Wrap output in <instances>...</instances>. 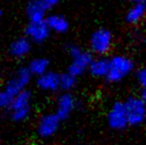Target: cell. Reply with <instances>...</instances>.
Returning <instances> with one entry per match:
<instances>
[{
	"instance_id": "20",
	"label": "cell",
	"mask_w": 146,
	"mask_h": 145,
	"mask_svg": "<svg viewBox=\"0 0 146 145\" xmlns=\"http://www.w3.org/2000/svg\"><path fill=\"white\" fill-rule=\"evenodd\" d=\"M136 77H137V81L142 87V89L143 87H146V68L139 70L136 75Z\"/></svg>"
},
{
	"instance_id": "19",
	"label": "cell",
	"mask_w": 146,
	"mask_h": 145,
	"mask_svg": "<svg viewBox=\"0 0 146 145\" xmlns=\"http://www.w3.org/2000/svg\"><path fill=\"white\" fill-rule=\"evenodd\" d=\"M82 51L83 50H82L79 46H77V45H75V44H70L69 46L67 47V52L71 58H74V57L78 56Z\"/></svg>"
},
{
	"instance_id": "5",
	"label": "cell",
	"mask_w": 146,
	"mask_h": 145,
	"mask_svg": "<svg viewBox=\"0 0 146 145\" xmlns=\"http://www.w3.org/2000/svg\"><path fill=\"white\" fill-rule=\"evenodd\" d=\"M112 35L106 29H98L90 36V50L98 56H104L111 49Z\"/></svg>"
},
{
	"instance_id": "7",
	"label": "cell",
	"mask_w": 146,
	"mask_h": 145,
	"mask_svg": "<svg viewBox=\"0 0 146 145\" xmlns=\"http://www.w3.org/2000/svg\"><path fill=\"white\" fill-rule=\"evenodd\" d=\"M61 118L56 113H46L40 118L37 125V132L38 135L42 138H50L57 133Z\"/></svg>"
},
{
	"instance_id": "9",
	"label": "cell",
	"mask_w": 146,
	"mask_h": 145,
	"mask_svg": "<svg viewBox=\"0 0 146 145\" xmlns=\"http://www.w3.org/2000/svg\"><path fill=\"white\" fill-rule=\"evenodd\" d=\"M92 60H94V58H92L90 53L82 51L78 56L72 58V62L69 66L68 72L77 77H80L86 71H88Z\"/></svg>"
},
{
	"instance_id": "24",
	"label": "cell",
	"mask_w": 146,
	"mask_h": 145,
	"mask_svg": "<svg viewBox=\"0 0 146 145\" xmlns=\"http://www.w3.org/2000/svg\"><path fill=\"white\" fill-rule=\"evenodd\" d=\"M1 17H2V12L0 11V20H1Z\"/></svg>"
},
{
	"instance_id": "8",
	"label": "cell",
	"mask_w": 146,
	"mask_h": 145,
	"mask_svg": "<svg viewBox=\"0 0 146 145\" xmlns=\"http://www.w3.org/2000/svg\"><path fill=\"white\" fill-rule=\"evenodd\" d=\"M26 37L32 43L42 44L46 42L51 34V30L47 25L46 21L40 22H29L25 30Z\"/></svg>"
},
{
	"instance_id": "3",
	"label": "cell",
	"mask_w": 146,
	"mask_h": 145,
	"mask_svg": "<svg viewBox=\"0 0 146 145\" xmlns=\"http://www.w3.org/2000/svg\"><path fill=\"white\" fill-rule=\"evenodd\" d=\"M32 109V95L29 91L25 89L17 95L10 103L9 110L10 117L16 122H21L27 119Z\"/></svg>"
},
{
	"instance_id": "23",
	"label": "cell",
	"mask_w": 146,
	"mask_h": 145,
	"mask_svg": "<svg viewBox=\"0 0 146 145\" xmlns=\"http://www.w3.org/2000/svg\"><path fill=\"white\" fill-rule=\"evenodd\" d=\"M133 3H145L146 0H131Z\"/></svg>"
},
{
	"instance_id": "6",
	"label": "cell",
	"mask_w": 146,
	"mask_h": 145,
	"mask_svg": "<svg viewBox=\"0 0 146 145\" xmlns=\"http://www.w3.org/2000/svg\"><path fill=\"white\" fill-rule=\"evenodd\" d=\"M108 123L114 130H122L129 125L124 103H115L108 113Z\"/></svg>"
},
{
	"instance_id": "15",
	"label": "cell",
	"mask_w": 146,
	"mask_h": 145,
	"mask_svg": "<svg viewBox=\"0 0 146 145\" xmlns=\"http://www.w3.org/2000/svg\"><path fill=\"white\" fill-rule=\"evenodd\" d=\"M108 67H110V60L100 56L92 61L88 71L96 77H106Z\"/></svg>"
},
{
	"instance_id": "21",
	"label": "cell",
	"mask_w": 146,
	"mask_h": 145,
	"mask_svg": "<svg viewBox=\"0 0 146 145\" xmlns=\"http://www.w3.org/2000/svg\"><path fill=\"white\" fill-rule=\"evenodd\" d=\"M40 1H41V3L43 4V6L46 8L47 11H49V10L56 7V6L60 3L61 0H40Z\"/></svg>"
},
{
	"instance_id": "14",
	"label": "cell",
	"mask_w": 146,
	"mask_h": 145,
	"mask_svg": "<svg viewBox=\"0 0 146 145\" xmlns=\"http://www.w3.org/2000/svg\"><path fill=\"white\" fill-rule=\"evenodd\" d=\"M46 23L49 26L51 32L57 34H64L69 30V21L67 18L60 14H51L46 17Z\"/></svg>"
},
{
	"instance_id": "22",
	"label": "cell",
	"mask_w": 146,
	"mask_h": 145,
	"mask_svg": "<svg viewBox=\"0 0 146 145\" xmlns=\"http://www.w3.org/2000/svg\"><path fill=\"white\" fill-rule=\"evenodd\" d=\"M140 97L146 103V87H143V89H142V91H141Z\"/></svg>"
},
{
	"instance_id": "16",
	"label": "cell",
	"mask_w": 146,
	"mask_h": 145,
	"mask_svg": "<svg viewBox=\"0 0 146 145\" xmlns=\"http://www.w3.org/2000/svg\"><path fill=\"white\" fill-rule=\"evenodd\" d=\"M49 67H50V63H49L48 59L44 58V57H37L30 61L27 68L33 75L39 77V75L48 72Z\"/></svg>"
},
{
	"instance_id": "25",
	"label": "cell",
	"mask_w": 146,
	"mask_h": 145,
	"mask_svg": "<svg viewBox=\"0 0 146 145\" xmlns=\"http://www.w3.org/2000/svg\"><path fill=\"white\" fill-rule=\"evenodd\" d=\"M0 138H1V137H0Z\"/></svg>"
},
{
	"instance_id": "10",
	"label": "cell",
	"mask_w": 146,
	"mask_h": 145,
	"mask_svg": "<svg viewBox=\"0 0 146 145\" xmlns=\"http://www.w3.org/2000/svg\"><path fill=\"white\" fill-rule=\"evenodd\" d=\"M76 107V99L71 93H64L58 97L55 113L61 118V120L67 119L73 113Z\"/></svg>"
},
{
	"instance_id": "11",
	"label": "cell",
	"mask_w": 146,
	"mask_h": 145,
	"mask_svg": "<svg viewBox=\"0 0 146 145\" xmlns=\"http://www.w3.org/2000/svg\"><path fill=\"white\" fill-rule=\"evenodd\" d=\"M37 87L43 91L54 93L61 89L60 87V75L52 71H48L43 75L37 77Z\"/></svg>"
},
{
	"instance_id": "4",
	"label": "cell",
	"mask_w": 146,
	"mask_h": 145,
	"mask_svg": "<svg viewBox=\"0 0 146 145\" xmlns=\"http://www.w3.org/2000/svg\"><path fill=\"white\" fill-rule=\"evenodd\" d=\"M129 125H139L146 118V103L141 97H129L124 103Z\"/></svg>"
},
{
	"instance_id": "1",
	"label": "cell",
	"mask_w": 146,
	"mask_h": 145,
	"mask_svg": "<svg viewBox=\"0 0 146 145\" xmlns=\"http://www.w3.org/2000/svg\"><path fill=\"white\" fill-rule=\"evenodd\" d=\"M32 77L33 75L27 67L20 68L0 91V107L8 109L12 101L19 93L25 91L26 87L32 79Z\"/></svg>"
},
{
	"instance_id": "12",
	"label": "cell",
	"mask_w": 146,
	"mask_h": 145,
	"mask_svg": "<svg viewBox=\"0 0 146 145\" xmlns=\"http://www.w3.org/2000/svg\"><path fill=\"white\" fill-rule=\"evenodd\" d=\"M32 50V42L27 37H19L11 43L9 48L10 55L16 59L25 58Z\"/></svg>"
},
{
	"instance_id": "2",
	"label": "cell",
	"mask_w": 146,
	"mask_h": 145,
	"mask_svg": "<svg viewBox=\"0 0 146 145\" xmlns=\"http://www.w3.org/2000/svg\"><path fill=\"white\" fill-rule=\"evenodd\" d=\"M108 60H110V67L106 79L110 83H118L130 75L134 68L132 61L125 56L116 55Z\"/></svg>"
},
{
	"instance_id": "13",
	"label": "cell",
	"mask_w": 146,
	"mask_h": 145,
	"mask_svg": "<svg viewBox=\"0 0 146 145\" xmlns=\"http://www.w3.org/2000/svg\"><path fill=\"white\" fill-rule=\"evenodd\" d=\"M46 8L40 0H31L26 7V14L29 22H40L46 20Z\"/></svg>"
},
{
	"instance_id": "17",
	"label": "cell",
	"mask_w": 146,
	"mask_h": 145,
	"mask_svg": "<svg viewBox=\"0 0 146 145\" xmlns=\"http://www.w3.org/2000/svg\"><path fill=\"white\" fill-rule=\"evenodd\" d=\"M146 14L145 3H134L126 13V21L130 24H136L143 19Z\"/></svg>"
},
{
	"instance_id": "18",
	"label": "cell",
	"mask_w": 146,
	"mask_h": 145,
	"mask_svg": "<svg viewBox=\"0 0 146 145\" xmlns=\"http://www.w3.org/2000/svg\"><path fill=\"white\" fill-rule=\"evenodd\" d=\"M77 85V77L70 73L69 72L60 75V87L61 89L65 91H69L73 89Z\"/></svg>"
}]
</instances>
